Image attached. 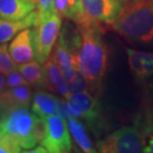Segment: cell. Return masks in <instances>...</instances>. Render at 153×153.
Segmentation results:
<instances>
[{
  "label": "cell",
  "instance_id": "d6986e66",
  "mask_svg": "<svg viewBox=\"0 0 153 153\" xmlns=\"http://www.w3.org/2000/svg\"><path fill=\"white\" fill-rule=\"evenodd\" d=\"M67 121H68V127L70 132H71L73 138H74L75 142L78 144L79 149L85 153L97 152L96 149L94 148L90 137L88 136L85 125L79 120H78V118L71 117Z\"/></svg>",
  "mask_w": 153,
  "mask_h": 153
},
{
  "label": "cell",
  "instance_id": "277c9868",
  "mask_svg": "<svg viewBox=\"0 0 153 153\" xmlns=\"http://www.w3.org/2000/svg\"><path fill=\"white\" fill-rule=\"evenodd\" d=\"M144 136L134 127H121L97 143L102 153H140L144 151Z\"/></svg>",
  "mask_w": 153,
  "mask_h": 153
},
{
  "label": "cell",
  "instance_id": "44dd1931",
  "mask_svg": "<svg viewBox=\"0 0 153 153\" xmlns=\"http://www.w3.org/2000/svg\"><path fill=\"white\" fill-rule=\"evenodd\" d=\"M70 94H78V93H88L96 96L91 82L85 79V76L81 72L76 71L75 76L69 82Z\"/></svg>",
  "mask_w": 153,
  "mask_h": 153
},
{
  "label": "cell",
  "instance_id": "83f0119b",
  "mask_svg": "<svg viewBox=\"0 0 153 153\" xmlns=\"http://www.w3.org/2000/svg\"><path fill=\"white\" fill-rule=\"evenodd\" d=\"M56 114L59 115L60 117H62L65 120H68L70 117L69 114V108H68V100H65L63 99H57V111Z\"/></svg>",
  "mask_w": 153,
  "mask_h": 153
},
{
  "label": "cell",
  "instance_id": "7a4b0ae2",
  "mask_svg": "<svg viewBox=\"0 0 153 153\" xmlns=\"http://www.w3.org/2000/svg\"><path fill=\"white\" fill-rule=\"evenodd\" d=\"M111 27L127 41L152 42L153 0H125Z\"/></svg>",
  "mask_w": 153,
  "mask_h": 153
},
{
  "label": "cell",
  "instance_id": "8fae6325",
  "mask_svg": "<svg viewBox=\"0 0 153 153\" xmlns=\"http://www.w3.org/2000/svg\"><path fill=\"white\" fill-rule=\"evenodd\" d=\"M128 66L138 81H144L153 76V53L126 49Z\"/></svg>",
  "mask_w": 153,
  "mask_h": 153
},
{
  "label": "cell",
  "instance_id": "603a6c76",
  "mask_svg": "<svg viewBox=\"0 0 153 153\" xmlns=\"http://www.w3.org/2000/svg\"><path fill=\"white\" fill-rule=\"evenodd\" d=\"M21 146L17 139L8 133L0 136V153H18L21 152Z\"/></svg>",
  "mask_w": 153,
  "mask_h": 153
},
{
  "label": "cell",
  "instance_id": "30bf717a",
  "mask_svg": "<svg viewBox=\"0 0 153 153\" xmlns=\"http://www.w3.org/2000/svg\"><path fill=\"white\" fill-rule=\"evenodd\" d=\"M43 66L45 72L46 88L51 91L61 94L66 99L70 94L69 82L52 55H50Z\"/></svg>",
  "mask_w": 153,
  "mask_h": 153
},
{
  "label": "cell",
  "instance_id": "3957f363",
  "mask_svg": "<svg viewBox=\"0 0 153 153\" xmlns=\"http://www.w3.org/2000/svg\"><path fill=\"white\" fill-rule=\"evenodd\" d=\"M36 114L28 106H15L7 108L3 116V130L17 139L23 149L34 148L37 142L32 135V127Z\"/></svg>",
  "mask_w": 153,
  "mask_h": 153
},
{
  "label": "cell",
  "instance_id": "ba28073f",
  "mask_svg": "<svg viewBox=\"0 0 153 153\" xmlns=\"http://www.w3.org/2000/svg\"><path fill=\"white\" fill-rule=\"evenodd\" d=\"M82 11L91 24L111 25L123 7L125 0H81Z\"/></svg>",
  "mask_w": 153,
  "mask_h": 153
},
{
  "label": "cell",
  "instance_id": "7c38bea8",
  "mask_svg": "<svg viewBox=\"0 0 153 153\" xmlns=\"http://www.w3.org/2000/svg\"><path fill=\"white\" fill-rule=\"evenodd\" d=\"M37 24L38 13L36 9L19 20H9L0 17V43L10 41L21 30L34 27Z\"/></svg>",
  "mask_w": 153,
  "mask_h": 153
},
{
  "label": "cell",
  "instance_id": "484cf974",
  "mask_svg": "<svg viewBox=\"0 0 153 153\" xmlns=\"http://www.w3.org/2000/svg\"><path fill=\"white\" fill-rule=\"evenodd\" d=\"M29 85V82L26 81V79L24 78L23 75L18 70L7 75V78H6V87L8 88L19 87V85Z\"/></svg>",
  "mask_w": 153,
  "mask_h": 153
},
{
  "label": "cell",
  "instance_id": "7402d4cb",
  "mask_svg": "<svg viewBox=\"0 0 153 153\" xmlns=\"http://www.w3.org/2000/svg\"><path fill=\"white\" fill-rule=\"evenodd\" d=\"M70 8H71V16L70 20L74 21L78 27L87 26V25H97V24H91L85 18L82 7L81 0H70Z\"/></svg>",
  "mask_w": 153,
  "mask_h": 153
},
{
  "label": "cell",
  "instance_id": "9c48e42d",
  "mask_svg": "<svg viewBox=\"0 0 153 153\" xmlns=\"http://www.w3.org/2000/svg\"><path fill=\"white\" fill-rule=\"evenodd\" d=\"M9 52L17 64H23L34 60L35 48L33 39V30L24 29L15 36L9 44Z\"/></svg>",
  "mask_w": 153,
  "mask_h": 153
},
{
  "label": "cell",
  "instance_id": "8992f818",
  "mask_svg": "<svg viewBox=\"0 0 153 153\" xmlns=\"http://www.w3.org/2000/svg\"><path fill=\"white\" fill-rule=\"evenodd\" d=\"M62 27V17L57 12L33 27L35 59L44 64L51 55Z\"/></svg>",
  "mask_w": 153,
  "mask_h": 153
},
{
  "label": "cell",
  "instance_id": "1f68e13d",
  "mask_svg": "<svg viewBox=\"0 0 153 153\" xmlns=\"http://www.w3.org/2000/svg\"><path fill=\"white\" fill-rule=\"evenodd\" d=\"M150 91H151V94H152V96H153V82H152V84L150 85Z\"/></svg>",
  "mask_w": 153,
  "mask_h": 153
},
{
  "label": "cell",
  "instance_id": "4dcf8cb0",
  "mask_svg": "<svg viewBox=\"0 0 153 153\" xmlns=\"http://www.w3.org/2000/svg\"><path fill=\"white\" fill-rule=\"evenodd\" d=\"M143 152H146V153H153V136L149 139V141L147 143V145H145V148H144V151Z\"/></svg>",
  "mask_w": 153,
  "mask_h": 153
},
{
  "label": "cell",
  "instance_id": "5b68a950",
  "mask_svg": "<svg viewBox=\"0 0 153 153\" xmlns=\"http://www.w3.org/2000/svg\"><path fill=\"white\" fill-rule=\"evenodd\" d=\"M66 100L81 111V118L97 137L102 136L108 130V125L103 114L102 103L97 100V96L88 93L70 94Z\"/></svg>",
  "mask_w": 153,
  "mask_h": 153
},
{
  "label": "cell",
  "instance_id": "e0dca14e",
  "mask_svg": "<svg viewBox=\"0 0 153 153\" xmlns=\"http://www.w3.org/2000/svg\"><path fill=\"white\" fill-rule=\"evenodd\" d=\"M52 56L56 61L58 66L60 67V69L62 70L64 76L69 82L74 78L78 71L75 56L70 51L67 50L64 46L61 45L59 42L55 46V50Z\"/></svg>",
  "mask_w": 153,
  "mask_h": 153
},
{
  "label": "cell",
  "instance_id": "d4e9b609",
  "mask_svg": "<svg viewBox=\"0 0 153 153\" xmlns=\"http://www.w3.org/2000/svg\"><path fill=\"white\" fill-rule=\"evenodd\" d=\"M36 10L38 13V24L56 12L54 8L53 0H38V5Z\"/></svg>",
  "mask_w": 153,
  "mask_h": 153
},
{
  "label": "cell",
  "instance_id": "4fadbf2b",
  "mask_svg": "<svg viewBox=\"0 0 153 153\" xmlns=\"http://www.w3.org/2000/svg\"><path fill=\"white\" fill-rule=\"evenodd\" d=\"M37 8L35 0H0V17L19 20Z\"/></svg>",
  "mask_w": 153,
  "mask_h": 153
},
{
  "label": "cell",
  "instance_id": "f1b7e54d",
  "mask_svg": "<svg viewBox=\"0 0 153 153\" xmlns=\"http://www.w3.org/2000/svg\"><path fill=\"white\" fill-rule=\"evenodd\" d=\"M24 152H26V153H47L48 150L42 145V146H37V147H35L34 149L31 148L30 150H28V149H25Z\"/></svg>",
  "mask_w": 153,
  "mask_h": 153
},
{
  "label": "cell",
  "instance_id": "6da1fadb",
  "mask_svg": "<svg viewBox=\"0 0 153 153\" xmlns=\"http://www.w3.org/2000/svg\"><path fill=\"white\" fill-rule=\"evenodd\" d=\"M82 46L75 56L78 70L91 82L94 94H100L102 79L108 70V50L102 38V25L79 27Z\"/></svg>",
  "mask_w": 153,
  "mask_h": 153
},
{
  "label": "cell",
  "instance_id": "cb8c5ba5",
  "mask_svg": "<svg viewBox=\"0 0 153 153\" xmlns=\"http://www.w3.org/2000/svg\"><path fill=\"white\" fill-rule=\"evenodd\" d=\"M32 135L37 143H42L47 135V121L46 118L36 115L32 127Z\"/></svg>",
  "mask_w": 153,
  "mask_h": 153
},
{
  "label": "cell",
  "instance_id": "9a60e30c",
  "mask_svg": "<svg viewBox=\"0 0 153 153\" xmlns=\"http://www.w3.org/2000/svg\"><path fill=\"white\" fill-rule=\"evenodd\" d=\"M58 97L45 91H38L33 96L31 108L33 112L43 118L56 114Z\"/></svg>",
  "mask_w": 153,
  "mask_h": 153
},
{
  "label": "cell",
  "instance_id": "4316f807",
  "mask_svg": "<svg viewBox=\"0 0 153 153\" xmlns=\"http://www.w3.org/2000/svg\"><path fill=\"white\" fill-rule=\"evenodd\" d=\"M55 11L61 17L70 19L71 16V8H70V0H53Z\"/></svg>",
  "mask_w": 153,
  "mask_h": 153
},
{
  "label": "cell",
  "instance_id": "2e32d148",
  "mask_svg": "<svg viewBox=\"0 0 153 153\" xmlns=\"http://www.w3.org/2000/svg\"><path fill=\"white\" fill-rule=\"evenodd\" d=\"M82 34L78 25L74 21L68 19L60 31L59 43L76 56L82 46Z\"/></svg>",
  "mask_w": 153,
  "mask_h": 153
},
{
  "label": "cell",
  "instance_id": "ffe728a7",
  "mask_svg": "<svg viewBox=\"0 0 153 153\" xmlns=\"http://www.w3.org/2000/svg\"><path fill=\"white\" fill-rule=\"evenodd\" d=\"M17 70L18 66L11 57L8 45L6 43H0V73L8 75Z\"/></svg>",
  "mask_w": 153,
  "mask_h": 153
},
{
  "label": "cell",
  "instance_id": "52a82bcc",
  "mask_svg": "<svg viewBox=\"0 0 153 153\" xmlns=\"http://www.w3.org/2000/svg\"><path fill=\"white\" fill-rule=\"evenodd\" d=\"M47 135L41 144L50 153H68L72 151V139L66 120L53 114L46 118Z\"/></svg>",
  "mask_w": 153,
  "mask_h": 153
},
{
  "label": "cell",
  "instance_id": "f546056e",
  "mask_svg": "<svg viewBox=\"0 0 153 153\" xmlns=\"http://www.w3.org/2000/svg\"><path fill=\"white\" fill-rule=\"evenodd\" d=\"M6 88H7L6 87V79L4 78L3 74L0 73V94L3 93Z\"/></svg>",
  "mask_w": 153,
  "mask_h": 153
},
{
  "label": "cell",
  "instance_id": "ac0fdd59",
  "mask_svg": "<svg viewBox=\"0 0 153 153\" xmlns=\"http://www.w3.org/2000/svg\"><path fill=\"white\" fill-rule=\"evenodd\" d=\"M18 71L23 75L29 85L37 88H46L44 66L37 60H32L30 62L20 64L18 66Z\"/></svg>",
  "mask_w": 153,
  "mask_h": 153
},
{
  "label": "cell",
  "instance_id": "5bb4252c",
  "mask_svg": "<svg viewBox=\"0 0 153 153\" xmlns=\"http://www.w3.org/2000/svg\"><path fill=\"white\" fill-rule=\"evenodd\" d=\"M33 99L32 91L29 85H19L5 90L0 94V105L4 108H15V106L31 105Z\"/></svg>",
  "mask_w": 153,
  "mask_h": 153
}]
</instances>
